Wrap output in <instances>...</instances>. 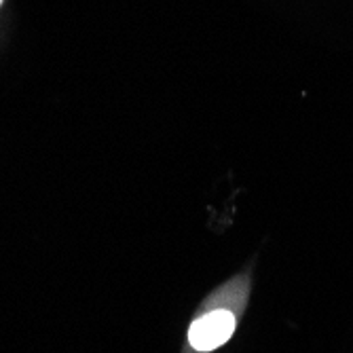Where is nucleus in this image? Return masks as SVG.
Instances as JSON below:
<instances>
[{
    "label": "nucleus",
    "instance_id": "f257e3e1",
    "mask_svg": "<svg viewBox=\"0 0 353 353\" xmlns=\"http://www.w3.org/2000/svg\"><path fill=\"white\" fill-rule=\"evenodd\" d=\"M235 315L231 311H212L195 319L188 330V341L197 351H212L227 343L235 332Z\"/></svg>",
    "mask_w": 353,
    "mask_h": 353
},
{
    "label": "nucleus",
    "instance_id": "f03ea898",
    "mask_svg": "<svg viewBox=\"0 0 353 353\" xmlns=\"http://www.w3.org/2000/svg\"><path fill=\"white\" fill-rule=\"evenodd\" d=\"M0 7H3V0H0Z\"/></svg>",
    "mask_w": 353,
    "mask_h": 353
}]
</instances>
